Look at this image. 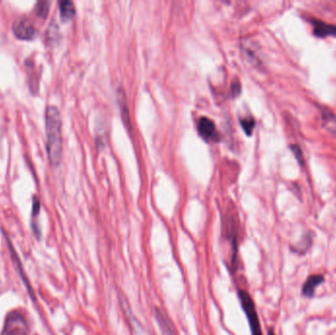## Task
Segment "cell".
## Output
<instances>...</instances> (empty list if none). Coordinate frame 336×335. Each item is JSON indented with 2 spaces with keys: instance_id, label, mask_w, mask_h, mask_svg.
<instances>
[{
  "instance_id": "6da1fadb",
  "label": "cell",
  "mask_w": 336,
  "mask_h": 335,
  "mask_svg": "<svg viewBox=\"0 0 336 335\" xmlns=\"http://www.w3.org/2000/svg\"><path fill=\"white\" fill-rule=\"evenodd\" d=\"M46 150L49 162L53 167H58L62 156L61 116L56 106H48L45 111Z\"/></svg>"
},
{
  "instance_id": "7a4b0ae2",
  "label": "cell",
  "mask_w": 336,
  "mask_h": 335,
  "mask_svg": "<svg viewBox=\"0 0 336 335\" xmlns=\"http://www.w3.org/2000/svg\"><path fill=\"white\" fill-rule=\"evenodd\" d=\"M222 234L224 240L229 243L231 249L230 255V270L234 275L238 269V252H239V230H238V221L235 215L231 212L229 213L225 219L224 224L222 225Z\"/></svg>"
},
{
  "instance_id": "3957f363",
  "label": "cell",
  "mask_w": 336,
  "mask_h": 335,
  "mask_svg": "<svg viewBox=\"0 0 336 335\" xmlns=\"http://www.w3.org/2000/svg\"><path fill=\"white\" fill-rule=\"evenodd\" d=\"M238 298L240 300L241 307L247 317L251 334L252 335H262L259 319L256 313L255 305L253 303L252 296L250 293L244 289H240L238 291Z\"/></svg>"
},
{
  "instance_id": "277c9868",
  "label": "cell",
  "mask_w": 336,
  "mask_h": 335,
  "mask_svg": "<svg viewBox=\"0 0 336 335\" xmlns=\"http://www.w3.org/2000/svg\"><path fill=\"white\" fill-rule=\"evenodd\" d=\"M1 335H29V327L25 317L20 312H10L6 316Z\"/></svg>"
},
{
  "instance_id": "5b68a950",
  "label": "cell",
  "mask_w": 336,
  "mask_h": 335,
  "mask_svg": "<svg viewBox=\"0 0 336 335\" xmlns=\"http://www.w3.org/2000/svg\"><path fill=\"white\" fill-rule=\"evenodd\" d=\"M14 35L20 40H32L37 36V29L28 18H20L13 24Z\"/></svg>"
},
{
  "instance_id": "8992f818",
  "label": "cell",
  "mask_w": 336,
  "mask_h": 335,
  "mask_svg": "<svg viewBox=\"0 0 336 335\" xmlns=\"http://www.w3.org/2000/svg\"><path fill=\"white\" fill-rule=\"evenodd\" d=\"M198 131L206 141L216 142L219 140V134L216 130L214 122L209 117H201L198 121Z\"/></svg>"
},
{
  "instance_id": "52a82bcc",
  "label": "cell",
  "mask_w": 336,
  "mask_h": 335,
  "mask_svg": "<svg viewBox=\"0 0 336 335\" xmlns=\"http://www.w3.org/2000/svg\"><path fill=\"white\" fill-rule=\"evenodd\" d=\"M311 24L314 28L313 33L318 38H327L329 36L336 37V25L327 24L324 21L312 19Z\"/></svg>"
},
{
  "instance_id": "ba28073f",
  "label": "cell",
  "mask_w": 336,
  "mask_h": 335,
  "mask_svg": "<svg viewBox=\"0 0 336 335\" xmlns=\"http://www.w3.org/2000/svg\"><path fill=\"white\" fill-rule=\"evenodd\" d=\"M324 280L325 278L322 274H314V275L309 276L303 285V289H302L303 295L308 298L314 297L317 287L321 283H323Z\"/></svg>"
},
{
  "instance_id": "9c48e42d",
  "label": "cell",
  "mask_w": 336,
  "mask_h": 335,
  "mask_svg": "<svg viewBox=\"0 0 336 335\" xmlns=\"http://www.w3.org/2000/svg\"><path fill=\"white\" fill-rule=\"evenodd\" d=\"M7 242H8L9 248H10L11 254H12V258H13V260H14V263H15V265H16V268L19 270L18 272H19V274L21 275V278H22V280L24 281V283H25V285H26V288L28 289V291H29V293H30V296H31V297H32V298L35 300V293H34V291H33V289H32V286H31L30 282L28 281V278H27V276L25 275V272H24L23 266H22V264H21L20 258H19V256H18V254H17L16 251L14 250V248H13V246H12V244L10 243V241H9V239H8V238H7Z\"/></svg>"
},
{
  "instance_id": "30bf717a",
  "label": "cell",
  "mask_w": 336,
  "mask_h": 335,
  "mask_svg": "<svg viewBox=\"0 0 336 335\" xmlns=\"http://www.w3.org/2000/svg\"><path fill=\"white\" fill-rule=\"evenodd\" d=\"M59 10L60 16L63 21H68L73 18L75 15V6L72 1L64 0L59 2Z\"/></svg>"
},
{
  "instance_id": "8fae6325",
  "label": "cell",
  "mask_w": 336,
  "mask_h": 335,
  "mask_svg": "<svg viewBox=\"0 0 336 335\" xmlns=\"http://www.w3.org/2000/svg\"><path fill=\"white\" fill-rule=\"evenodd\" d=\"M49 6H50L49 1H39L35 7L37 16L41 18H46L49 11Z\"/></svg>"
},
{
  "instance_id": "7c38bea8",
  "label": "cell",
  "mask_w": 336,
  "mask_h": 335,
  "mask_svg": "<svg viewBox=\"0 0 336 335\" xmlns=\"http://www.w3.org/2000/svg\"><path fill=\"white\" fill-rule=\"evenodd\" d=\"M241 122V125H242V128L244 129L245 133L250 136L252 134V130L254 128V125H255V122L254 120L252 119V117H245V118H242L240 120Z\"/></svg>"
},
{
  "instance_id": "4fadbf2b",
  "label": "cell",
  "mask_w": 336,
  "mask_h": 335,
  "mask_svg": "<svg viewBox=\"0 0 336 335\" xmlns=\"http://www.w3.org/2000/svg\"><path fill=\"white\" fill-rule=\"evenodd\" d=\"M290 149H291L293 155L295 156L297 162H298L301 166H304L305 161H304V156H303V153H302L301 148H300L298 145H291V146H290Z\"/></svg>"
},
{
  "instance_id": "5bb4252c",
  "label": "cell",
  "mask_w": 336,
  "mask_h": 335,
  "mask_svg": "<svg viewBox=\"0 0 336 335\" xmlns=\"http://www.w3.org/2000/svg\"><path fill=\"white\" fill-rule=\"evenodd\" d=\"M267 335H275V334L272 332V330H268V332H267Z\"/></svg>"
}]
</instances>
